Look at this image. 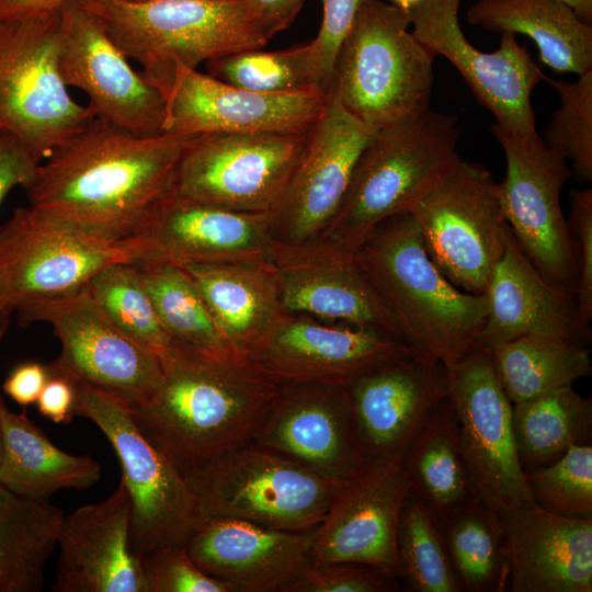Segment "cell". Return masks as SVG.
<instances>
[{"mask_svg":"<svg viewBox=\"0 0 592 592\" xmlns=\"http://www.w3.org/2000/svg\"><path fill=\"white\" fill-rule=\"evenodd\" d=\"M195 136L143 137L93 117L39 163L24 187L30 205L117 243L173 185Z\"/></svg>","mask_w":592,"mask_h":592,"instance_id":"cell-1","label":"cell"},{"mask_svg":"<svg viewBox=\"0 0 592 592\" xmlns=\"http://www.w3.org/2000/svg\"><path fill=\"white\" fill-rule=\"evenodd\" d=\"M161 378L127 402L141 432L181 474L251 442L281 386L240 354L173 342L158 354Z\"/></svg>","mask_w":592,"mask_h":592,"instance_id":"cell-2","label":"cell"},{"mask_svg":"<svg viewBox=\"0 0 592 592\" xmlns=\"http://www.w3.org/2000/svg\"><path fill=\"white\" fill-rule=\"evenodd\" d=\"M354 255L413 355L446 366L476 341L487 296L464 292L442 274L411 213L380 223Z\"/></svg>","mask_w":592,"mask_h":592,"instance_id":"cell-3","label":"cell"},{"mask_svg":"<svg viewBox=\"0 0 592 592\" xmlns=\"http://www.w3.org/2000/svg\"><path fill=\"white\" fill-rule=\"evenodd\" d=\"M458 118L431 109L377 128L343 200L316 240L355 253L389 217L411 213L459 158Z\"/></svg>","mask_w":592,"mask_h":592,"instance_id":"cell-4","label":"cell"},{"mask_svg":"<svg viewBox=\"0 0 592 592\" xmlns=\"http://www.w3.org/2000/svg\"><path fill=\"white\" fill-rule=\"evenodd\" d=\"M78 2L102 20L114 44L161 92L175 64L196 69L224 55L262 48L273 36L246 0Z\"/></svg>","mask_w":592,"mask_h":592,"instance_id":"cell-5","label":"cell"},{"mask_svg":"<svg viewBox=\"0 0 592 592\" xmlns=\"http://www.w3.org/2000/svg\"><path fill=\"white\" fill-rule=\"evenodd\" d=\"M409 25L394 4L362 0L337 52L330 91L373 130L430 109L435 55Z\"/></svg>","mask_w":592,"mask_h":592,"instance_id":"cell-6","label":"cell"},{"mask_svg":"<svg viewBox=\"0 0 592 592\" xmlns=\"http://www.w3.org/2000/svg\"><path fill=\"white\" fill-rule=\"evenodd\" d=\"M184 478L201 519L234 517L291 532L315 530L343 483L252 441L223 453Z\"/></svg>","mask_w":592,"mask_h":592,"instance_id":"cell-7","label":"cell"},{"mask_svg":"<svg viewBox=\"0 0 592 592\" xmlns=\"http://www.w3.org/2000/svg\"><path fill=\"white\" fill-rule=\"evenodd\" d=\"M77 388L76 413L96 424L121 463L132 503L134 551L143 557L185 546L201 517L184 476L137 426L124 398L86 383H77Z\"/></svg>","mask_w":592,"mask_h":592,"instance_id":"cell-8","label":"cell"},{"mask_svg":"<svg viewBox=\"0 0 592 592\" xmlns=\"http://www.w3.org/2000/svg\"><path fill=\"white\" fill-rule=\"evenodd\" d=\"M58 29L59 10L0 22V132L39 162L95 117L60 76Z\"/></svg>","mask_w":592,"mask_h":592,"instance_id":"cell-9","label":"cell"},{"mask_svg":"<svg viewBox=\"0 0 592 592\" xmlns=\"http://www.w3.org/2000/svg\"><path fill=\"white\" fill-rule=\"evenodd\" d=\"M411 214L442 274L464 292L485 294L509 232L492 173L459 157Z\"/></svg>","mask_w":592,"mask_h":592,"instance_id":"cell-10","label":"cell"},{"mask_svg":"<svg viewBox=\"0 0 592 592\" xmlns=\"http://www.w3.org/2000/svg\"><path fill=\"white\" fill-rule=\"evenodd\" d=\"M445 367L456 440L478 497L496 512L534 504L492 352L474 342Z\"/></svg>","mask_w":592,"mask_h":592,"instance_id":"cell-11","label":"cell"},{"mask_svg":"<svg viewBox=\"0 0 592 592\" xmlns=\"http://www.w3.org/2000/svg\"><path fill=\"white\" fill-rule=\"evenodd\" d=\"M118 262L130 263L118 243L31 205L18 207L0 226V340L12 312L75 292Z\"/></svg>","mask_w":592,"mask_h":592,"instance_id":"cell-12","label":"cell"},{"mask_svg":"<svg viewBox=\"0 0 592 592\" xmlns=\"http://www.w3.org/2000/svg\"><path fill=\"white\" fill-rule=\"evenodd\" d=\"M490 130L503 149L505 177L498 183L502 215L519 248L551 285L574 295V241L561 209V191L572 171L542 138L517 139L492 124Z\"/></svg>","mask_w":592,"mask_h":592,"instance_id":"cell-13","label":"cell"},{"mask_svg":"<svg viewBox=\"0 0 592 592\" xmlns=\"http://www.w3.org/2000/svg\"><path fill=\"white\" fill-rule=\"evenodd\" d=\"M307 134L197 135L180 158L173 187L183 196L221 208L269 213L299 160Z\"/></svg>","mask_w":592,"mask_h":592,"instance_id":"cell-14","label":"cell"},{"mask_svg":"<svg viewBox=\"0 0 592 592\" xmlns=\"http://www.w3.org/2000/svg\"><path fill=\"white\" fill-rule=\"evenodd\" d=\"M20 325L47 322L59 339L49 373L111 391L127 402L151 392L160 382L158 355L115 327L91 297L87 285L18 309Z\"/></svg>","mask_w":592,"mask_h":592,"instance_id":"cell-15","label":"cell"},{"mask_svg":"<svg viewBox=\"0 0 592 592\" xmlns=\"http://www.w3.org/2000/svg\"><path fill=\"white\" fill-rule=\"evenodd\" d=\"M460 1H420L406 13L411 32L435 56H443L455 67L498 125L520 140H538L531 94L544 73L513 33H501L493 53L473 46L459 25Z\"/></svg>","mask_w":592,"mask_h":592,"instance_id":"cell-16","label":"cell"},{"mask_svg":"<svg viewBox=\"0 0 592 592\" xmlns=\"http://www.w3.org/2000/svg\"><path fill=\"white\" fill-rule=\"evenodd\" d=\"M138 267L269 260V213L236 212L178 193L173 185L117 242Z\"/></svg>","mask_w":592,"mask_h":592,"instance_id":"cell-17","label":"cell"},{"mask_svg":"<svg viewBox=\"0 0 592 592\" xmlns=\"http://www.w3.org/2000/svg\"><path fill=\"white\" fill-rule=\"evenodd\" d=\"M411 354L402 340L383 329L334 323L281 310L244 356L282 386L294 383L346 385Z\"/></svg>","mask_w":592,"mask_h":592,"instance_id":"cell-18","label":"cell"},{"mask_svg":"<svg viewBox=\"0 0 592 592\" xmlns=\"http://www.w3.org/2000/svg\"><path fill=\"white\" fill-rule=\"evenodd\" d=\"M57 61L66 86L88 95L95 117L137 136L163 133V93L130 67L102 20L78 0L59 9Z\"/></svg>","mask_w":592,"mask_h":592,"instance_id":"cell-19","label":"cell"},{"mask_svg":"<svg viewBox=\"0 0 592 592\" xmlns=\"http://www.w3.org/2000/svg\"><path fill=\"white\" fill-rule=\"evenodd\" d=\"M373 133L329 91L325 110L308 130L299 160L269 212L273 242L298 246L318 239L335 215Z\"/></svg>","mask_w":592,"mask_h":592,"instance_id":"cell-20","label":"cell"},{"mask_svg":"<svg viewBox=\"0 0 592 592\" xmlns=\"http://www.w3.org/2000/svg\"><path fill=\"white\" fill-rule=\"evenodd\" d=\"M163 133H306L325 110L321 91L261 93L175 64L162 90Z\"/></svg>","mask_w":592,"mask_h":592,"instance_id":"cell-21","label":"cell"},{"mask_svg":"<svg viewBox=\"0 0 592 592\" xmlns=\"http://www.w3.org/2000/svg\"><path fill=\"white\" fill-rule=\"evenodd\" d=\"M252 442L340 483L368 463L345 385L341 384L282 385Z\"/></svg>","mask_w":592,"mask_h":592,"instance_id":"cell-22","label":"cell"},{"mask_svg":"<svg viewBox=\"0 0 592 592\" xmlns=\"http://www.w3.org/2000/svg\"><path fill=\"white\" fill-rule=\"evenodd\" d=\"M409 491L402 460H369L343 482L312 531L309 562H363L396 573V532Z\"/></svg>","mask_w":592,"mask_h":592,"instance_id":"cell-23","label":"cell"},{"mask_svg":"<svg viewBox=\"0 0 592 592\" xmlns=\"http://www.w3.org/2000/svg\"><path fill=\"white\" fill-rule=\"evenodd\" d=\"M365 458L402 460L439 405L448 397L445 365L413 354L345 385Z\"/></svg>","mask_w":592,"mask_h":592,"instance_id":"cell-24","label":"cell"},{"mask_svg":"<svg viewBox=\"0 0 592 592\" xmlns=\"http://www.w3.org/2000/svg\"><path fill=\"white\" fill-rule=\"evenodd\" d=\"M269 261L277 275L282 310L375 327L401 340L353 253L320 240L298 246L273 242Z\"/></svg>","mask_w":592,"mask_h":592,"instance_id":"cell-25","label":"cell"},{"mask_svg":"<svg viewBox=\"0 0 592 592\" xmlns=\"http://www.w3.org/2000/svg\"><path fill=\"white\" fill-rule=\"evenodd\" d=\"M132 503L121 480L105 500L62 517L53 592H148L130 542Z\"/></svg>","mask_w":592,"mask_h":592,"instance_id":"cell-26","label":"cell"},{"mask_svg":"<svg viewBox=\"0 0 592 592\" xmlns=\"http://www.w3.org/2000/svg\"><path fill=\"white\" fill-rule=\"evenodd\" d=\"M312 531L291 532L234 517H204L187 538L185 549L202 571L225 583L230 592H284L309 562Z\"/></svg>","mask_w":592,"mask_h":592,"instance_id":"cell-27","label":"cell"},{"mask_svg":"<svg viewBox=\"0 0 592 592\" xmlns=\"http://www.w3.org/2000/svg\"><path fill=\"white\" fill-rule=\"evenodd\" d=\"M485 295L488 312L475 342L490 351L525 335L583 348L592 340L590 323L581 318L574 295L555 287L535 270L510 229Z\"/></svg>","mask_w":592,"mask_h":592,"instance_id":"cell-28","label":"cell"},{"mask_svg":"<svg viewBox=\"0 0 592 592\" xmlns=\"http://www.w3.org/2000/svg\"><path fill=\"white\" fill-rule=\"evenodd\" d=\"M510 566V592H591L592 519L535 503L497 512Z\"/></svg>","mask_w":592,"mask_h":592,"instance_id":"cell-29","label":"cell"},{"mask_svg":"<svg viewBox=\"0 0 592 592\" xmlns=\"http://www.w3.org/2000/svg\"><path fill=\"white\" fill-rule=\"evenodd\" d=\"M225 342L243 355L281 312L278 281L269 260L186 264Z\"/></svg>","mask_w":592,"mask_h":592,"instance_id":"cell-30","label":"cell"},{"mask_svg":"<svg viewBox=\"0 0 592 592\" xmlns=\"http://www.w3.org/2000/svg\"><path fill=\"white\" fill-rule=\"evenodd\" d=\"M467 20L489 32L528 36L539 60L557 72L592 69V24L560 0H476Z\"/></svg>","mask_w":592,"mask_h":592,"instance_id":"cell-31","label":"cell"},{"mask_svg":"<svg viewBox=\"0 0 592 592\" xmlns=\"http://www.w3.org/2000/svg\"><path fill=\"white\" fill-rule=\"evenodd\" d=\"M0 421V481L15 493L48 501L59 490L86 489L100 479L98 462L58 448L25 412H13L1 403Z\"/></svg>","mask_w":592,"mask_h":592,"instance_id":"cell-32","label":"cell"},{"mask_svg":"<svg viewBox=\"0 0 592 592\" xmlns=\"http://www.w3.org/2000/svg\"><path fill=\"white\" fill-rule=\"evenodd\" d=\"M402 465L409 490L437 520L479 498L458 447L448 397L414 437L402 457Z\"/></svg>","mask_w":592,"mask_h":592,"instance_id":"cell-33","label":"cell"},{"mask_svg":"<svg viewBox=\"0 0 592 592\" xmlns=\"http://www.w3.org/2000/svg\"><path fill=\"white\" fill-rule=\"evenodd\" d=\"M61 510L0 481V592H38L57 547Z\"/></svg>","mask_w":592,"mask_h":592,"instance_id":"cell-34","label":"cell"},{"mask_svg":"<svg viewBox=\"0 0 592 592\" xmlns=\"http://www.w3.org/2000/svg\"><path fill=\"white\" fill-rule=\"evenodd\" d=\"M515 448L523 473L551 464L572 445L591 444L592 399L572 386L513 403Z\"/></svg>","mask_w":592,"mask_h":592,"instance_id":"cell-35","label":"cell"},{"mask_svg":"<svg viewBox=\"0 0 592 592\" xmlns=\"http://www.w3.org/2000/svg\"><path fill=\"white\" fill-rule=\"evenodd\" d=\"M491 352L512 403L572 386L574 382L592 374L588 348L554 338L520 337Z\"/></svg>","mask_w":592,"mask_h":592,"instance_id":"cell-36","label":"cell"},{"mask_svg":"<svg viewBox=\"0 0 592 592\" xmlns=\"http://www.w3.org/2000/svg\"><path fill=\"white\" fill-rule=\"evenodd\" d=\"M439 522L464 591H509L510 566L496 511L476 498Z\"/></svg>","mask_w":592,"mask_h":592,"instance_id":"cell-37","label":"cell"},{"mask_svg":"<svg viewBox=\"0 0 592 592\" xmlns=\"http://www.w3.org/2000/svg\"><path fill=\"white\" fill-rule=\"evenodd\" d=\"M396 573L410 592H465L436 515L410 490L397 524Z\"/></svg>","mask_w":592,"mask_h":592,"instance_id":"cell-38","label":"cell"},{"mask_svg":"<svg viewBox=\"0 0 592 592\" xmlns=\"http://www.w3.org/2000/svg\"><path fill=\"white\" fill-rule=\"evenodd\" d=\"M139 270L156 315L174 342L210 353L238 354L223 339L196 284L183 267L156 263Z\"/></svg>","mask_w":592,"mask_h":592,"instance_id":"cell-39","label":"cell"},{"mask_svg":"<svg viewBox=\"0 0 592 592\" xmlns=\"http://www.w3.org/2000/svg\"><path fill=\"white\" fill-rule=\"evenodd\" d=\"M205 65L209 76L255 92H323L317 79L310 43L275 52L240 50L210 59Z\"/></svg>","mask_w":592,"mask_h":592,"instance_id":"cell-40","label":"cell"},{"mask_svg":"<svg viewBox=\"0 0 592 592\" xmlns=\"http://www.w3.org/2000/svg\"><path fill=\"white\" fill-rule=\"evenodd\" d=\"M87 287L110 321L138 344L158 355L174 342L161 326L135 264L107 265Z\"/></svg>","mask_w":592,"mask_h":592,"instance_id":"cell-41","label":"cell"},{"mask_svg":"<svg viewBox=\"0 0 592 592\" xmlns=\"http://www.w3.org/2000/svg\"><path fill=\"white\" fill-rule=\"evenodd\" d=\"M543 80L558 93L560 104L545 130V145L571 163L578 181H592V69L576 81Z\"/></svg>","mask_w":592,"mask_h":592,"instance_id":"cell-42","label":"cell"},{"mask_svg":"<svg viewBox=\"0 0 592 592\" xmlns=\"http://www.w3.org/2000/svg\"><path fill=\"white\" fill-rule=\"evenodd\" d=\"M534 503L562 516L592 519V445H572L557 460L524 473Z\"/></svg>","mask_w":592,"mask_h":592,"instance_id":"cell-43","label":"cell"},{"mask_svg":"<svg viewBox=\"0 0 592 592\" xmlns=\"http://www.w3.org/2000/svg\"><path fill=\"white\" fill-rule=\"evenodd\" d=\"M403 590L397 576L354 561L308 562L284 592H389Z\"/></svg>","mask_w":592,"mask_h":592,"instance_id":"cell-44","label":"cell"},{"mask_svg":"<svg viewBox=\"0 0 592 592\" xmlns=\"http://www.w3.org/2000/svg\"><path fill=\"white\" fill-rule=\"evenodd\" d=\"M148 592H230L206 574L189 556L185 546H170L141 557Z\"/></svg>","mask_w":592,"mask_h":592,"instance_id":"cell-45","label":"cell"},{"mask_svg":"<svg viewBox=\"0 0 592 592\" xmlns=\"http://www.w3.org/2000/svg\"><path fill=\"white\" fill-rule=\"evenodd\" d=\"M576 249L577 283L574 298L581 318L592 319V189H573L570 193V215L567 219Z\"/></svg>","mask_w":592,"mask_h":592,"instance_id":"cell-46","label":"cell"},{"mask_svg":"<svg viewBox=\"0 0 592 592\" xmlns=\"http://www.w3.org/2000/svg\"><path fill=\"white\" fill-rule=\"evenodd\" d=\"M362 0H321L322 22L318 35L310 42L317 79L329 93L337 52L346 35Z\"/></svg>","mask_w":592,"mask_h":592,"instance_id":"cell-47","label":"cell"},{"mask_svg":"<svg viewBox=\"0 0 592 592\" xmlns=\"http://www.w3.org/2000/svg\"><path fill=\"white\" fill-rule=\"evenodd\" d=\"M39 163L16 137L0 132V205L14 186L34 180Z\"/></svg>","mask_w":592,"mask_h":592,"instance_id":"cell-48","label":"cell"},{"mask_svg":"<svg viewBox=\"0 0 592 592\" xmlns=\"http://www.w3.org/2000/svg\"><path fill=\"white\" fill-rule=\"evenodd\" d=\"M49 374L36 401L37 409L55 423H67L77 414V383L62 375Z\"/></svg>","mask_w":592,"mask_h":592,"instance_id":"cell-49","label":"cell"},{"mask_svg":"<svg viewBox=\"0 0 592 592\" xmlns=\"http://www.w3.org/2000/svg\"><path fill=\"white\" fill-rule=\"evenodd\" d=\"M49 375L47 366L36 362H23L8 374L2 390L22 407L34 405Z\"/></svg>","mask_w":592,"mask_h":592,"instance_id":"cell-50","label":"cell"},{"mask_svg":"<svg viewBox=\"0 0 592 592\" xmlns=\"http://www.w3.org/2000/svg\"><path fill=\"white\" fill-rule=\"evenodd\" d=\"M264 22L272 35L286 30L295 20L305 0H246Z\"/></svg>","mask_w":592,"mask_h":592,"instance_id":"cell-51","label":"cell"},{"mask_svg":"<svg viewBox=\"0 0 592 592\" xmlns=\"http://www.w3.org/2000/svg\"><path fill=\"white\" fill-rule=\"evenodd\" d=\"M67 0H0V22L58 11Z\"/></svg>","mask_w":592,"mask_h":592,"instance_id":"cell-52","label":"cell"},{"mask_svg":"<svg viewBox=\"0 0 592 592\" xmlns=\"http://www.w3.org/2000/svg\"><path fill=\"white\" fill-rule=\"evenodd\" d=\"M585 23L592 24V0H560Z\"/></svg>","mask_w":592,"mask_h":592,"instance_id":"cell-53","label":"cell"},{"mask_svg":"<svg viewBox=\"0 0 592 592\" xmlns=\"http://www.w3.org/2000/svg\"><path fill=\"white\" fill-rule=\"evenodd\" d=\"M395 7L401 10L403 13H407L414 5H417L422 0H391Z\"/></svg>","mask_w":592,"mask_h":592,"instance_id":"cell-54","label":"cell"},{"mask_svg":"<svg viewBox=\"0 0 592 592\" xmlns=\"http://www.w3.org/2000/svg\"><path fill=\"white\" fill-rule=\"evenodd\" d=\"M2 451H3V437H2V428H1V421H0V465H1V459H2Z\"/></svg>","mask_w":592,"mask_h":592,"instance_id":"cell-55","label":"cell"},{"mask_svg":"<svg viewBox=\"0 0 592 592\" xmlns=\"http://www.w3.org/2000/svg\"><path fill=\"white\" fill-rule=\"evenodd\" d=\"M202 1H209V2H230V1H237V0H202Z\"/></svg>","mask_w":592,"mask_h":592,"instance_id":"cell-56","label":"cell"},{"mask_svg":"<svg viewBox=\"0 0 592 592\" xmlns=\"http://www.w3.org/2000/svg\"><path fill=\"white\" fill-rule=\"evenodd\" d=\"M122 1H127V2H145V1H149V0H122Z\"/></svg>","mask_w":592,"mask_h":592,"instance_id":"cell-57","label":"cell"},{"mask_svg":"<svg viewBox=\"0 0 592 592\" xmlns=\"http://www.w3.org/2000/svg\"><path fill=\"white\" fill-rule=\"evenodd\" d=\"M2 402H3V400L0 398V403H2Z\"/></svg>","mask_w":592,"mask_h":592,"instance_id":"cell-58","label":"cell"}]
</instances>
